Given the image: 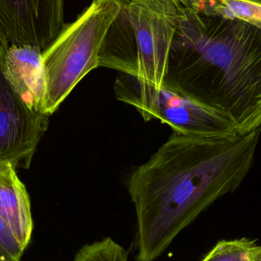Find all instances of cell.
Returning a JSON list of instances; mask_svg holds the SVG:
<instances>
[{
    "mask_svg": "<svg viewBox=\"0 0 261 261\" xmlns=\"http://www.w3.org/2000/svg\"><path fill=\"white\" fill-rule=\"evenodd\" d=\"M64 25V0H0V33L9 45L44 51Z\"/></svg>",
    "mask_w": 261,
    "mask_h": 261,
    "instance_id": "obj_7",
    "label": "cell"
},
{
    "mask_svg": "<svg viewBox=\"0 0 261 261\" xmlns=\"http://www.w3.org/2000/svg\"><path fill=\"white\" fill-rule=\"evenodd\" d=\"M73 261H128V253L111 238L83 246Z\"/></svg>",
    "mask_w": 261,
    "mask_h": 261,
    "instance_id": "obj_13",
    "label": "cell"
},
{
    "mask_svg": "<svg viewBox=\"0 0 261 261\" xmlns=\"http://www.w3.org/2000/svg\"><path fill=\"white\" fill-rule=\"evenodd\" d=\"M261 128L234 138L173 132L132 172L136 261H153L213 202L232 193L254 163Z\"/></svg>",
    "mask_w": 261,
    "mask_h": 261,
    "instance_id": "obj_1",
    "label": "cell"
},
{
    "mask_svg": "<svg viewBox=\"0 0 261 261\" xmlns=\"http://www.w3.org/2000/svg\"><path fill=\"white\" fill-rule=\"evenodd\" d=\"M245 1L251 2V3H257V4L261 5V0H245Z\"/></svg>",
    "mask_w": 261,
    "mask_h": 261,
    "instance_id": "obj_15",
    "label": "cell"
},
{
    "mask_svg": "<svg viewBox=\"0 0 261 261\" xmlns=\"http://www.w3.org/2000/svg\"><path fill=\"white\" fill-rule=\"evenodd\" d=\"M257 246L248 238L220 241L200 261H254Z\"/></svg>",
    "mask_w": 261,
    "mask_h": 261,
    "instance_id": "obj_12",
    "label": "cell"
},
{
    "mask_svg": "<svg viewBox=\"0 0 261 261\" xmlns=\"http://www.w3.org/2000/svg\"><path fill=\"white\" fill-rule=\"evenodd\" d=\"M0 261H9V260H6V259L3 258V257H0Z\"/></svg>",
    "mask_w": 261,
    "mask_h": 261,
    "instance_id": "obj_18",
    "label": "cell"
},
{
    "mask_svg": "<svg viewBox=\"0 0 261 261\" xmlns=\"http://www.w3.org/2000/svg\"><path fill=\"white\" fill-rule=\"evenodd\" d=\"M164 84L225 118L239 135L260 128V29L184 7Z\"/></svg>",
    "mask_w": 261,
    "mask_h": 261,
    "instance_id": "obj_2",
    "label": "cell"
},
{
    "mask_svg": "<svg viewBox=\"0 0 261 261\" xmlns=\"http://www.w3.org/2000/svg\"><path fill=\"white\" fill-rule=\"evenodd\" d=\"M16 170L12 164H0V219L25 250L32 239L34 223L30 198Z\"/></svg>",
    "mask_w": 261,
    "mask_h": 261,
    "instance_id": "obj_9",
    "label": "cell"
},
{
    "mask_svg": "<svg viewBox=\"0 0 261 261\" xmlns=\"http://www.w3.org/2000/svg\"><path fill=\"white\" fill-rule=\"evenodd\" d=\"M114 90L118 100L135 107L146 122L158 119L182 135L228 138L239 135L225 118L164 83L156 86L119 73Z\"/></svg>",
    "mask_w": 261,
    "mask_h": 261,
    "instance_id": "obj_4",
    "label": "cell"
},
{
    "mask_svg": "<svg viewBox=\"0 0 261 261\" xmlns=\"http://www.w3.org/2000/svg\"><path fill=\"white\" fill-rule=\"evenodd\" d=\"M120 0H93L42 52L46 90L41 113L50 116L80 81L99 67V55Z\"/></svg>",
    "mask_w": 261,
    "mask_h": 261,
    "instance_id": "obj_3",
    "label": "cell"
},
{
    "mask_svg": "<svg viewBox=\"0 0 261 261\" xmlns=\"http://www.w3.org/2000/svg\"><path fill=\"white\" fill-rule=\"evenodd\" d=\"M179 2H186V1H197V0H179Z\"/></svg>",
    "mask_w": 261,
    "mask_h": 261,
    "instance_id": "obj_17",
    "label": "cell"
},
{
    "mask_svg": "<svg viewBox=\"0 0 261 261\" xmlns=\"http://www.w3.org/2000/svg\"><path fill=\"white\" fill-rule=\"evenodd\" d=\"M42 52L32 46L12 44L4 57L5 73L9 82L23 101L40 113L46 90Z\"/></svg>",
    "mask_w": 261,
    "mask_h": 261,
    "instance_id": "obj_8",
    "label": "cell"
},
{
    "mask_svg": "<svg viewBox=\"0 0 261 261\" xmlns=\"http://www.w3.org/2000/svg\"><path fill=\"white\" fill-rule=\"evenodd\" d=\"M128 9L138 47L135 78L160 86L184 7L179 0H130Z\"/></svg>",
    "mask_w": 261,
    "mask_h": 261,
    "instance_id": "obj_5",
    "label": "cell"
},
{
    "mask_svg": "<svg viewBox=\"0 0 261 261\" xmlns=\"http://www.w3.org/2000/svg\"><path fill=\"white\" fill-rule=\"evenodd\" d=\"M4 39V37H3V35H1V33H0V44H1L2 41H3Z\"/></svg>",
    "mask_w": 261,
    "mask_h": 261,
    "instance_id": "obj_16",
    "label": "cell"
},
{
    "mask_svg": "<svg viewBox=\"0 0 261 261\" xmlns=\"http://www.w3.org/2000/svg\"><path fill=\"white\" fill-rule=\"evenodd\" d=\"M119 14L110 24L99 51V67L117 70L135 77L138 47L129 13V0H120Z\"/></svg>",
    "mask_w": 261,
    "mask_h": 261,
    "instance_id": "obj_10",
    "label": "cell"
},
{
    "mask_svg": "<svg viewBox=\"0 0 261 261\" xmlns=\"http://www.w3.org/2000/svg\"><path fill=\"white\" fill-rule=\"evenodd\" d=\"M254 261H261V245L257 246L254 254Z\"/></svg>",
    "mask_w": 261,
    "mask_h": 261,
    "instance_id": "obj_14",
    "label": "cell"
},
{
    "mask_svg": "<svg viewBox=\"0 0 261 261\" xmlns=\"http://www.w3.org/2000/svg\"><path fill=\"white\" fill-rule=\"evenodd\" d=\"M180 3L200 13L240 20L261 30V5L257 3L245 0H197Z\"/></svg>",
    "mask_w": 261,
    "mask_h": 261,
    "instance_id": "obj_11",
    "label": "cell"
},
{
    "mask_svg": "<svg viewBox=\"0 0 261 261\" xmlns=\"http://www.w3.org/2000/svg\"><path fill=\"white\" fill-rule=\"evenodd\" d=\"M9 45L6 39L0 44V164L28 168L49 116L31 109L9 82L4 70Z\"/></svg>",
    "mask_w": 261,
    "mask_h": 261,
    "instance_id": "obj_6",
    "label": "cell"
}]
</instances>
